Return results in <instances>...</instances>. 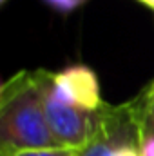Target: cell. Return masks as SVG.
<instances>
[{"label":"cell","instance_id":"cell-7","mask_svg":"<svg viewBox=\"0 0 154 156\" xmlns=\"http://www.w3.org/2000/svg\"><path fill=\"white\" fill-rule=\"evenodd\" d=\"M49 5H53L56 11L60 13H71L75 11L76 7H80L85 0H45Z\"/></svg>","mask_w":154,"mask_h":156},{"label":"cell","instance_id":"cell-9","mask_svg":"<svg viewBox=\"0 0 154 156\" xmlns=\"http://www.w3.org/2000/svg\"><path fill=\"white\" fill-rule=\"evenodd\" d=\"M140 2H143L145 5H149V7H152L154 9V0H140Z\"/></svg>","mask_w":154,"mask_h":156},{"label":"cell","instance_id":"cell-6","mask_svg":"<svg viewBox=\"0 0 154 156\" xmlns=\"http://www.w3.org/2000/svg\"><path fill=\"white\" fill-rule=\"evenodd\" d=\"M80 149L71 147H40V149H22V151H7L0 153V156H78Z\"/></svg>","mask_w":154,"mask_h":156},{"label":"cell","instance_id":"cell-2","mask_svg":"<svg viewBox=\"0 0 154 156\" xmlns=\"http://www.w3.org/2000/svg\"><path fill=\"white\" fill-rule=\"evenodd\" d=\"M42 89L45 118L58 145L83 149L98 129V111H87L60 100L53 91V73L44 69Z\"/></svg>","mask_w":154,"mask_h":156},{"label":"cell","instance_id":"cell-3","mask_svg":"<svg viewBox=\"0 0 154 156\" xmlns=\"http://www.w3.org/2000/svg\"><path fill=\"white\" fill-rule=\"evenodd\" d=\"M129 134H140V118L134 98L121 105L103 104L98 109V129L78 156H111L114 144Z\"/></svg>","mask_w":154,"mask_h":156},{"label":"cell","instance_id":"cell-10","mask_svg":"<svg viewBox=\"0 0 154 156\" xmlns=\"http://www.w3.org/2000/svg\"><path fill=\"white\" fill-rule=\"evenodd\" d=\"M0 2H2V4H4V2H5V0H0Z\"/></svg>","mask_w":154,"mask_h":156},{"label":"cell","instance_id":"cell-4","mask_svg":"<svg viewBox=\"0 0 154 156\" xmlns=\"http://www.w3.org/2000/svg\"><path fill=\"white\" fill-rule=\"evenodd\" d=\"M53 91L60 100L87 111H98L103 105L98 76L87 66H69L53 73Z\"/></svg>","mask_w":154,"mask_h":156},{"label":"cell","instance_id":"cell-1","mask_svg":"<svg viewBox=\"0 0 154 156\" xmlns=\"http://www.w3.org/2000/svg\"><path fill=\"white\" fill-rule=\"evenodd\" d=\"M40 147H58L44 111L42 69L20 71L0 91V153Z\"/></svg>","mask_w":154,"mask_h":156},{"label":"cell","instance_id":"cell-8","mask_svg":"<svg viewBox=\"0 0 154 156\" xmlns=\"http://www.w3.org/2000/svg\"><path fill=\"white\" fill-rule=\"evenodd\" d=\"M140 151H142V156H154V134H149L142 140Z\"/></svg>","mask_w":154,"mask_h":156},{"label":"cell","instance_id":"cell-5","mask_svg":"<svg viewBox=\"0 0 154 156\" xmlns=\"http://www.w3.org/2000/svg\"><path fill=\"white\" fill-rule=\"evenodd\" d=\"M138 107V118L142 127V140L154 134V80L134 98Z\"/></svg>","mask_w":154,"mask_h":156}]
</instances>
